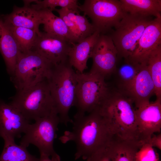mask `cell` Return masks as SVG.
Here are the masks:
<instances>
[{"mask_svg": "<svg viewBox=\"0 0 161 161\" xmlns=\"http://www.w3.org/2000/svg\"><path fill=\"white\" fill-rule=\"evenodd\" d=\"M146 63L154 83L156 99H161V45L151 52Z\"/></svg>", "mask_w": 161, "mask_h": 161, "instance_id": "23", "label": "cell"}, {"mask_svg": "<svg viewBox=\"0 0 161 161\" xmlns=\"http://www.w3.org/2000/svg\"><path fill=\"white\" fill-rule=\"evenodd\" d=\"M118 53L109 35L100 34L94 46L91 58L93 63L91 71L105 78L116 70Z\"/></svg>", "mask_w": 161, "mask_h": 161, "instance_id": "10", "label": "cell"}, {"mask_svg": "<svg viewBox=\"0 0 161 161\" xmlns=\"http://www.w3.org/2000/svg\"><path fill=\"white\" fill-rule=\"evenodd\" d=\"M155 161H160L159 160H157Z\"/></svg>", "mask_w": 161, "mask_h": 161, "instance_id": "32", "label": "cell"}, {"mask_svg": "<svg viewBox=\"0 0 161 161\" xmlns=\"http://www.w3.org/2000/svg\"><path fill=\"white\" fill-rule=\"evenodd\" d=\"M141 64L129 59H124V63L115 72L117 73L119 89L125 90L133 80L140 69Z\"/></svg>", "mask_w": 161, "mask_h": 161, "instance_id": "24", "label": "cell"}, {"mask_svg": "<svg viewBox=\"0 0 161 161\" xmlns=\"http://www.w3.org/2000/svg\"><path fill=\"white\" fill-rule=\"evenodd\" d=\"M21 112L10 103L0 98V136L20 138L30 124Z\"/></svg>", "mask_w": 161, "mask_h": 161, "instance_id": "13", "label": "cell"}, {"mask_svg": "<svg viewBox=\"0 0 161 161\" xmlns=\"http://www.w3.org/2000/svg\"><path fill=\"white\" fill-rule=\"evenodd\" d=\"M140 147L114 139L108 150L111 161H136L135 154Z\"/></svg>", "mask_w": 161, "mask_h": 161, "instance_id": "22", "label": "cell"}, {"mask_svg": "<svg viewBox=\"0 0 161 161\" xmlns=\"http://www.w3.org/2000/svg\"><path fill=\"white\" fill-rule=\"evenodd\" d=\"M134 105L132 99L124 91L119 89L111 90L97 109L114 139L140 147L143 143Z\"/></svg>", "mask_w": 161, "mask_h": 161, "instance_id": "1", "label": "cell"}, {"mask_svg": "<svg viewBox=\"0 0 161 161\" xmlns=\"http://www.w3.org/2000/svg\"><path fill=\"white\" fill-rule=\"evenodd\" d=\"M152 17L126 13L109 35L116 48L118 56L125 59L131 58L138 47L145 29L153 19Z\"/></svg>", "mask_w": 161, "mask_h": 161, "instance_id": "8", "label": "cell"}, {"mask_svg": "<svg viewBox=\"0 0 161 161\" xmlns=\"http://www.w3.org/2000/svg\"><path fill=\"white\" fill-rule=\"evenodd\" d=\"M135 158L136 161H155L159 160L158 153L148 143L140 147L136 153Z\"/></svg>", "mask_w": 161, "mask_h": 161, "instance_id": "27", "label": "cell"}, {"mask_svg": "<svg viewBox=\"0 0 161 161\" xmlns=\"http://www.w3.org/2000/svg\"><path fill=\"white\" fill-rule=\"evenodd\" d=\"M2 16L9 25L32 30L38 35L41 34L39 28L41 23L39 11L30 5H24L22 7L15 6L11 13Z\"/></svg>", "mask_w": 161, "mask_h": 161, "instance_id": "17", "label": "cell"}, {"mask_svg": "<svg viewBox=\"0 0 161 161\" xmlns=\"http://www.w3.org/2000/svg\"><path fill=\"white\" fill-rule=\"evenodd\" d=\"M125 12L145 17L161 16V0H120Z\"/></svg>", "mask_w": 161, "mask_h": 161, "instance_id": "19", "label": "cell"}, {"mask_svg": "<svg viewBox=\"0 0 161 161\" xmlns=\"http://www.w3.org/2000/svg\"><path fill=\"white\" fill-rule=\"evenodd\" d=\"M66 61L54 65L46 78L60 123L67 126L73 120L70 108L76 103L77 73Z\"/></svg>", "mask_w": 161, "mask_h": 161, "instance_id": "3", "label": "cell"}, {"mask_svg": "<svg viewBox=\"0 0 161 161\" xmlns=\"http://www.w3.org/2000/svg\"><path fill=\"white\" fill-rule=\"evenodd\" d=\"M66 13L74 23L80 34L81 41L92 35L95 31L91 23L88 20L86 16L76 14L72 10L64 8Z\"/></svg>", "mask_w": 161, "mask_h": 161, "instance_id": "26", "label": "cell"}, {"mask_svg": "<svg viewBox=\"0 0 161 161\" xmlns=\"http://www.w3.org/2000/svg\"><path fill=\"white\" fill-rule=\"evenodd\" d=\"M10 103L29 121L35 120L56 111L46 79L17 91Z\"/></svg>", "mask_w": 161, "mask_h": 161, "instance_id": "4", "label": "cell"}, {"mask_svg": "<svg viewBox=\"0 0 161 161\" xmlns=\"http://www.w3.org/2000/svg\"><path fill=\"white\" fill-rule=\"evenodd\" d=\"M53 66L35 51L20 52L11 80L17 91L32 86L46 79Z\"/></svg>", "mask_w": 161, "mask_h": 161, "instance_id": "7", "label": "cell"}, {"mask_svg": "<svg viewBox=\"0 0 161 161\" xmlns=\"http://www.w3.org/2000/svg\"><path fill=\"white\" fill-rule=\"evenodd\" d=\"M4 141L0 161H39V159L31 154L26 148L16 144L15 140L2 137Z\"/></svg>", "mask_w": 161, "mask_h": 161, "instance_id": "21", "label": "cell"}, {"mask_svg": "<svg viewBox=\"0 0 161 161\" xmlns=\"http://www.w3.org/2000/svg\"><path fill=\"white\" fill-rule=\"evenodd\" d=\"M39 161H53L49 158V157L45 155H40V157Z\"/></svg>", "mask_w": 161, "mask_h": 161, "instance_id": "31", "label": "cell"}, {"mask_svg": "<svg viewBox=\"0 0 161 161\" xmlns=\"http://www.w3.org/2000/svg\"><path fill=\"white\" fill-rule=\"evenodd\" d=\"M78 8L90 18L95 31L100 34L111 32L126 14L118 0H85Z\"/></svg>", "mask_w": 161, "mask_h": 161, "instance_id": "9", "label": "cell"}, {"mask_svg": "<svg viewBox=\"0 0 161 161\" xmlns=\"http://www.w3.org/2000/svg\"><path fill=\"white\" fill-rule=\"evenodd\" d=\"M108 147L93 153L86 160V161H111Z\"/></svg>", "mask_w": 161, "mask_h": 161, "instance_id": "29", "label": "cell"}, {"mask_svg": "<svg viewBox=\"0 0 161 161\" xmlns=\"http://www.w3.org/2000/svg\"><path fill=\"white\" fill-rule=\"evenodd\" d=\"M77 85L75 114L83 115L97 109L108 96L111 90L101 75L90 71L87 73L76 71Z\"/></svg>", "mask_w": 161, "mask_h": 161, "instance_id": "6", "label": "cell"}, {"mask_svg": "<svg viewBox=\"0 0 161 161\" xmlns=\"http://www.w3.org/2000/svg\"><path fill=\"white\" fill-rule=\"evenodd\" d=\"M123 91L132 99L136 108L150 102V98L155 94V88L146 63L141 64L136 76L129 86Z\"/></svg>", "mask_w": 161, "mask_h": 161, "instance_id": "15", "label": "cell"}, {"mask_svg": "<svg viewBox=\"0 0 161 161\" xmlns=\"http://www.w3.org/2000/svg\"><path fill=\"white\" fill-rule=\"evenodd\" d=\"M7 24L18 44L20 52H26L31 50L37 36V32L30 29Z\"/></svg>", "mask_w": 161, "mask_h": 161, "instance_id": "25", "label": "cell"}, {"mask_svg": "<svg viewBox=\"0 0 161 161\" xmlns=\"http://www.w3.org/2000/svg\"><path fill=\"white\" fill-rule=\"evenodd\" d=\"M74 119L72 130L65 131L59 140L64 144L75 143V160H86L93 153L108 146L114 139L97 109L87 115L75 114Z\"/></svg>", "mask_w": 161, "mask_h": 161, "instance_id": "2", "label": "cell"}, {"mask_svg": "<svg viewBox=\"0 0 161 161\" xmlns=\"http://www.w3.org/2000/svg\"><path fill=\"white\" fill-rule=\"evenodd\" d=\"M38 10L45 32L64 38L72 43L75 44L65 23L61 18L55 15L48 9Z\"/></svg>", "mask_w": 161, "mask_h": 161, "instance_id": "20", "label": "cell"}, {"mask_svg": "<svg viewBox=\"0 0 161 161\" xmlns=\"http://www.w3.org/2000/svg\"><path fill=\"white\" fill-rule=\"evenodd\" d=\"M161 45V16L153 19L145 29L138 47L130 58L139 63H146L151 52Z\"/></svg>", "mask_w": 161, "mask_h": 161, "instance_id": "14", "label": "cell"}, {"mask_svg": "<svg viewBox=\"0 0 161 161\" xmlns=\"http://www.w3.org/2000/svg\"><path fill=\"white\" fill-rule=\"evenodd\" d=\"M97 31L79 43H73L68 55V61L71 66L80 73L87 68V63L91 55L94 46L100 35Z\"/></svg>", "mask_w": 161, "mask_h": 161, "instance_id": "18", "label": "cell"}, {"mask_svg": "<svg viewBox=\"0 0 161 161\" xmlns=\"http://www.w3.org/2000/svg\"><path fill=\"white\" fill-rule=\"evenodd\" d=\"M54 11L58 12L59 17L65 23L69 32L71 34L75 43H79L81 41L80 34L74 23L70 19L64 11L63 8L60 9L55 8Z\"/></svg>", "mask_w": 161, "mask_h": 161, "instance_id": "28", "label": "cell"}, {"mask_svg": "<svg viewBox=\"0 0 161 161\" xmlns=\"http://www.w3.org/2000/svg\"><path fill=\"white\" fill-rule=\"evenodd\" d=\"M137 123L143 144L154 133H160L161 99H156L136 109Z\"/></svg>", "mask_w": 161, "mask_h": 161, "instance_id": "12", "label": "cell"}, {"mask_svg": "<svg viewBox=\"0 0 161 161\" xmlns=\"http://www.w3.org/2000/svg\"><path fill=\"white\" fill-rule=\"evenodd\" d=\"M0 52L4 61L7 72L11 76L14 72L21 52L9 26L0 14Z\"/></svg>", "mask_w": 161, "mask_h": 161, "instance_id": "16", "label": "cell"}, {"mask_svg": "<svg viewBox=\"0 0 161 161\" xmlns=\"http://www.w3.org/2000/svg\"><path fill=\"white\" fill-rule=\"evenodd\" d=\"M33 124L30 123L20 142V145L25 148L30 144L36 146L40 155L51 157L53 161H61L59 155L55 151L53 146L57 137L58 126L60 123L56 111L39 118Z\"/></svg>", "mask_w": 161, "mask_h": 161, "instance_id": "5", "label": "cell"}, {"mask_svg": "<svg viewBox=\"0 0 161 161\" xmlns=\"http://www.w3.org/2000/svg\"><path fill=\"white\" fill-rule=\"evenodd\" d=\"M148 143L151 144L153 147H155L161 150V134L157 135L153 134L148 141Z\"/></svg>", "mask_w": 161, "mask_h": 161, "instance_id": "30", "label": "cell"}, {"mask_svg": "<svg viewBox=\"0 0 161 161\" xmlns=\"http://www.w3.org/2000/svg\"><path fill=\"white\" fill-rule=\"evenodd\" d=\"M65 39L45 32L38 35L31 50L35 51L55 65L68 60L72 44Z\"/></svg>", "mask_w": 161, "mask_h": 161, "instance_id": "11", "label": "cell"}]
</instances>
